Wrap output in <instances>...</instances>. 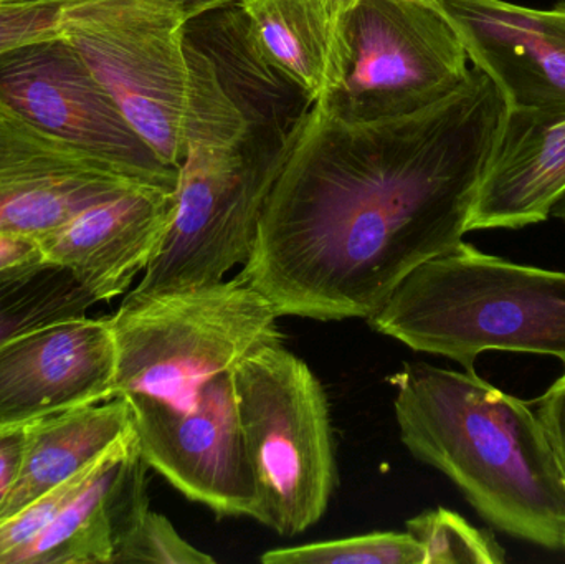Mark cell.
Instances as JSON below:
<instances>
[{"label": "cell", "instance_id": "obj_1", "mask_svg": "<svg viewBox=\"0 0 565 564\" xmlns=\"http://www.w3.org/2000/svg\"><path fill=\"white\" fill-rule=\"evenodd\" d=\"M503 96L481 70L420 111L292 129L238 277L278 317H374L418 265L463 241Z\"/></svg>", "mask_w": 565, "mask_h": 564}, {"label": "cell", "instance_id": "obj_2", "mask_svg": "<svg viewBox=\"0 0 565 564\" xmlns=\"http://www.w3.org/2000/svg\"><path fill=\"white\" fill-rule=\"evenodd\" d=\"M408 453L501 532L565 550V477L537 414L477 373L405 363L391 377Z\"/></svg>", "mask_w": 565, "mask_h": 564}, {"label": "cell", "instance_id": "obj_3", "mask_svg": "<svg viewBox=\"0 0 565 564\" xmlns=\"http://www.w3.org/2000/svg\"><path fill=\"white\" fill-rule=\"evenodd\" d=\"M194 17L188 0H78L60 13L62 39L174 169L191 146L234 141L247 128L214 63L189 40Z\"/></svg>", "mask_w": 565, "mask_h": 564}, {"label": "cell", "instance_id": "obj_4", "mask_svg": "<svg viewBox=\"0 0 565 564\" xmlns=\"http://www.w3.org/2000/svg\"><path fill=\"white\" fill-rule=\"evenodd\" d=\"M274 305L242 280L138 294L108 318L115 338V397L136 434L217 413L234 394L238 363L282 341Z\"/></svg>", "mask_w": 565, "mask_h": 564}, {"label": "cell", "instance_id": "obj_5", "mask_svg": "<svg viewBox=\"0 0 565 564\" xmlns=\"http://www.w3.org/2000/svg\"><path fill=\"white\" fill-rule=\"evenodd\" d=\"M367 321L467 373L487 351L554 357L565 366V272L513 264L461 241L418 265Z\"/></svg>", "mask_w": 565, "mask_h": 564}, {"label": "cell", "instance_id": "obj_6", "mask_svg": "<svg viewBox=\"0 0 565 564\" xmlns=\"http://www.w3.org/2000/svg\"><path fill=\"white\" fill-rule=\"evenodd\" d=\"M234 141L191 146L179 166L175 207L138 294L207 287L254 251L265 202L296 126L245 119Z\"/></svg>", "mask_w": 565, "mask_h": 564}, {"label": "cell", "instance_id": "obj_7", "mask_svg": "<svg viewBox=\"0 0 565 564\" xmlns=\"http://www.w3.org/2000/svg\"><path fill=\"white\" fill-rule=\"evenodd\" d=\"M234 384L257 487L254 520L278 535H299L324 517L338 482L324 390L282 341L238 363Z\"/></svg>", "mask_w": 565, "mask_h": 564}, {"label": "cell", "instance_id": "obj_8", "mask_svg": "<svg viewBox=\"0 0 565 564\" xmlns=\"http://www.w3.org/2000/svg\"><path fill=\"white\" fill-rule=\"evenodd\" d=\"M342 76L318 108L342 121L420 111L470 75L460 36L431 0H358L339 23Z\"/></svg>", "mask_w": 565, "mask_h": 564}, {"label": "cell", "instance_id": "obj_9", "mask_svg": "<svg viewBox=\"0 0 565 564\" xmlns=\"http://www.w3.org/2000/svg\"><path fill=\"white\" fill-rule=\"evenodd\" d=\"M0 98L45 131L175 191L179 169L166 166L136 135L62 36L0 56Z\"/></svg>", "mask_w": 565, "mask_h": 564}, {"label": "cell", "instance_id": "obj_10", "mask_svg": "<svg viewBox=\"0 0 565 564\" xmlns=\"http://www.w3.org/2000/svg\"><path fill=\"white\" fill-rule=\"evenodd\" d=\"M145 182L158 184L45 131L0 98V234L39 241L76 212Z\"/></svg>", "mask_w": 565, "mask_h": 564}, {"label": "cell", "instance_id": "obj_11", "mask_svg": "<svg viewBox=\"0 0 565 564\" xmlns=\"http://www.w3.org/2000/svg\"><path fill=\"white\" fill-rule=\"evenodd\" d=\"M116 350L108 318L78 317L0 344V430L115 400Z\"/></svg>", "mask_w": 565, "mask_h": 564}, {"label": "cell", "instance_id": "obj_12", "mask_svg": "<svg viewBox=\"0 0 565 564\" xmlns=\"http://www.w3.org/2000/svg\"><path fill=\"white\" fill-rule=\"evenodd\" d=\"M468 60L513 108L565 106V2L531 9L507 0H431Z\"/></svg>", "mask_w": 565, "mask_h": 564}, {"label": "cell", "instance_id": "obj_13", "mask_svg": "<svg viewBox=\"0 0 565 564\" xmlns=\"http://www.w3.org/2000/svg\"><path fill=\"white\" fill-rule=\"evenodd\" d=\"M175 207V191L145 184L76 212L40 237L43 262L65 268L96 304L128 291L158 254Z\"/></svg>", "mask_w": 565, "mask_h": 564}, {"label": "cell", "instance_id": "obj_14", "mask_svg": "<svg viewBox=\"0 0 565 564\" xmlns=\"http://www.w3.org/2000/svg\"><path fill=\"white\" fill-rule=\"evenodd\" d=\"M565 194L564 108L507 106L467 232L523 228L551 217Z\"/></svg>", "mask_w": 565, "mask_h": 564}, {"label": "cell", "instance_id": "obj_15", "mask_svg": "<svg viewBox=\"0 0 565 564\" xmlns=\"http://www.w3.org/2000/svg\"><path fill=\"white\" fill-rule=\"evenodd\" d=\"M148 470L132 430L96 462L20 564H113L118 546L149 509Z\"/></svg>", "mask_w": 565, "mask_h": 564}, {"label": "cell", "instance_id": "obj_16", "mask_svg": "<svg viewBox=\"0 0 565 564\" xmlns=\"http://www.w3.org/2000/svg\"><path fill=\"white\" fill-rule=\"evenodd\" d=\"M19 476L0 522L82 473L132 433L131 413L121 397L50 414L23 427Z\"/></svg>", "mask_w": 565, "mask_h": 564}, {"label": "cell", "instance_id": "obj_17", "mask_svg": "<svg viewBox=\"0 0 565 564\" xmlns=\"http://www.w3.org/2000/svg\"><path fill=\"white\" fill-rule=\"evenodd\" d=\"M262 62L319 105L342 76L341 29L321 0H237Z\"/></svg>", "mask_w": 565, "mask_h": 564}, {"label": "cell", "instance_id": "obj_18", "mask_svg": "<svg viewBox=\"0 0 565 564\" xmlns=\"http://www.w3.org/2000/svg\"><path fill=\"white\" fill-rule=\"evenodd\" d=\"M72 274L36 264L0 275V344L35 328L85 317L95 305Z\"/></svg>", "mask_w": 565, "mask_h": 564}, {"label": "cell", "instance_id": "obj_19", "mask_svg": "<svg viewBox=\"0 0 565 564\" xmlns=\"http://www.w3.org/2000/svg\"><path fill=\"white\" fill-rule=\"evenodd\" d=\"M420 543L411 533L374 532L292 549L265 552V564H424Z\"/></svg>", "mask_w": 565, "mask_h": 564}, {"label": "cell", "instance_id": "obj_20", "mask_svg": "<svg viewBox=\"0 0 565 564\" xmlns=\"http://www.w3.org/2000/svg\"><path fill=\"white\" fill-rule=\"evenodd\" d=\"M424 549V564H503L507 553L493 533L477 529L447 509L427 510L407 522Z\"/></svg>", "mask_w": 565, "mask_h": 564}, {"label": "cell", "instance_id": "obj_21", "mask_svg": "<svg viewBox=\"0 0 565 564\" xmlns=\"http://www.w3.org/2000/svg\"><path fill=\"white\" fill-rule=\"evenodd\" d=\"M116 563L214 564L215 558L182 539L168 517L148 509L118 546Z\"/></svg>", "mask_w": 565, "mask_h": 564}, {"label": "cell", "instance_id": "obj_22", "mask_svg": "<svg viewBox=\"0 0 565 564\" xmlns=\"http://www.w3.org/2000/svg\"><path fill=\"white\" fill-rule=\"evenodd\" d=\"M96 462L0 522V564H20L26 550L49 530L73 496L82 489Z\"/></svg>", "mask_w": 565, "mask_h": 564}, {"label": "cell", "instance_id": "obj_23", "mask_svg": "<svg viewBox=\"0 0 565 564\" xmlns=\"http://www.w3.org/2000/svg\"><path fill=\"white\" fill-rule=\"evenodd\" d=\"M60 6H3L0 10V56L33 43L60 39Z\"/></svg>", "mask_w": 565, "mask_h": 564}, {"label": "cell", "instance_id": "obj_24", "mask_svg": "<svg viewBox=\"0 0 565 564\" xmlns=\"http://www.w3.org/2000/svg\"><path fill=\"white\" fill-rule=\"evenodd\" d=\"M534 404L565 477V373Z\"/></svg>", "mask_w": 565, "mask_h": 564}, {"label": "cell", "instance_id": "obj_25", "mask_svg": "<svg viewBox=\"0 0 565 564\" xmlns=\"http://www.w3.org/2000/svg\"><path fill=\"white\" fill-rule=\"evenodd\" d=\"M23 437H25L23 427L0 430V509L19 476Z\"/></svg>", "mask_w": 565, "mask_h": 564}, {"label": "cell", "instance_id": "obj_26", "mask_svg": "<svg viewBox=\"0 0 565 564\" xmlns=\"http://www.w3.org/2000/svg\"><path fill=\"white\" fill-rule=\"evenodd\" d=\"M43 264L39 242L19 235L0 234V275Z\"/></svg>", "mask_w": 565, "mask_h": 564}, {"label": "cell", "instance_id": "obj_27", "mask_svg": "<svg viewBox=\"0 0 565 564\" xmlns=\"http://www.w3.org/2000/svg\"><path fill=\"white\" fill-rule=\"evenodd\" d=\"M358 0H321L322 6L334 17L335 22L341 23L342 17L355 6Z\"/></svg>", "mask_w": 565, "mask_h": 564}, {"label": "cell", "instance_id": "obj_28", "mask_svg": "<svg viewBox=\"0 0 565 564\" xmlns=\"http://www.w3.org/2000/svg\"><path fill=\"white\" fill-rule=\"evenodd\" d=\"M191 3L192 9L195 10L198 15L201 13L209 12L212 9H218V7L231 6V3L237 2V0H188Z\"/></svg>", "mask_w": 565, "mask_h": 564}, {"label": "cell", "instance_id": "obj_29", "mask_svg": "<svg viewBox=\"0 0 565 564\" xmlns=\"http://www.w3.org/2000/svg\"><path fill=\"white\" fill-rule=\"evenodd\" d=\"M78 0H3V6H66Z\"/></svg>", "mask_w": 565, "mask_h": 564}, {"label": "cell", "instance_id": "obj_30", "mask_svg": "<svg viewBox=\"0 0 565 564\" xmlns=\"http://www.w3.org/2000/svg\"><path fill=\"white\" fill-rule=\"evenodd\" d=\"M3 7V0H0V10H2Z\"/></svg>", "mask_w": 565, "mask_h": 564}]
</instances>
